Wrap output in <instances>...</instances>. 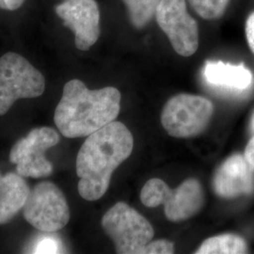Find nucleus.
<instances>
[{"instance_id": "obj_17", "label": "nucleus", "mask_w": 254, "mask_h": 254, "mask_svg": "<svg viewBox=\"0 0 254 254\" xmlns=\"http://www.w3.org/2000/svg\"><path fill=\"white\" fill-rule=\"evenodd\" d=\"M32 254H59L62 253V244L55 236L42 237L37 242Z\"/></svg>"}, {"instance_id": "obj_13", "label": "nucleus", "mask_w": 254, "mask_h": 254, "mask_svg": "<svg viewBox=\"0 0 254 254\" xmlns=\"http://www.w3.org/2000/svg\"><path fill=\"white\" fill-rule=\"evenodd\" d=\"M203 76L209 84L229 90L243 91L251 87L254 75L244 64L234 65L221 61L205 63Z\"/></svg>"}, {"instance_id": "obj_8", "label": "nucleus", "mask_w": 254, "mask_h": 254, "mask_svg": "<svg viewBox=\"0 0 254 254\" xmlns=\"http://www.w3.org/2000/svg\"><path fill=\"white\" fill-rule=\"evenodd\" d=\"M59 142L60 135L53 128H34L12 146L9 161L16 165V173L23 177H48L53 173V164L46 152Z\"/></svg>"}, {"instance_id": "obj_4", "label": "nucleus", "mask_w": 254, "mask_h": 254, "mask_svg": "<svg viewBox=\"0 0 254 254\" xmlns=\"http://www.w3.org/2000/svg\"><path fill=\"white\" fill-rule=\"evenodd\" d=\"M45 90V76L26 58L14 52L0 58V116L19 99L37 98Z\"/></svg>"}, {"instance_id": "obj_15", "label": "nucleus", "mask_w": 254, "mask_h": 254, "mask_svg": "<svg viewBox=\"0 0 254 254\" xmlns=\"http://www.w3.org/2000/svg\"><path fill=\"white\" fill-rule=\"evenodd\" d=\"M128 10L131 24L140 29L146 27L155 15L161 0H122Z\"/></svg>"}, {"instance_id": "obj_22", "label": "nucleus", "mask_w": 254, "mask_h": 254, "mask_svg": "<svg viewBox=\"0 0 254 254\" xmlns=\"http://www.w3.org/2000/svg\"><path fill=\"white\" fill-rule=\"evenodd\" d=\"M252 130H253V132L254 133V116H253V119H252Z\"/></svg>"}, {"instance_id": "obj_20", "label": "nucleus", "mask_w": 254, "mask_h": 254, "mask_svg": "<svg viewBox=\"0 0 254 254\" xmlns=\"http://www.w3.org/2000/svg\"><path fill=\"white\" fill-rule=\"evenodd\" d=\"M26 0H0V9L5 10H16L20 9Z\"/></svg>"}, {"instance_id": "obj_16", "label": "nucleus", "mask_w": 254, "mask_h": 254, "mask_svg": "<svg viewBox=\"0 0 254 254\" xmlns=\"http://www.w3.org/2000/svg\"><path fill=\"white\" fill-rule=\"evenodd\" d=\"M191 8L206 20L220 18L227 9L230 0H188Z\"/></svg>"}, {"instance_id": "obj_1", "label": "nucleus", "mask_w": 254, "mask_h": 254, "mask_svg": "<svg viewBox=\"0 0 254 254\" xmlns=\"http://www.w3.org/2000/svg\"><path fill=\"white\" fill-rule=\"evenodd\" d=\"M134 137L123 123L112 122L86 138L76 156L78 192L97 200L109 190L113 173L132 154Z\"/></svg>"}, {"instance_id": "obj_2", "label": "nucleus", "mask_w": 254, "mask_h": 254, "mask_svg": "<svg viewBox=\"0 0 254 254\" xmlns=\"http://www.w3.org/2000/svg\"><path fill=\"white\" fill-rule=\"evenodd\" d=\"M121 99L114 87L89 90L81 80L72 79L64 86L55 110V124L65 137L90 136L116 120Z\"/></svg>"}, {"instance_id": "obj_11", "label": "nucleus", "mask_w": 254, "mask_h": 254, "mask_svg": "<svg viewBox=\"0 0 254 254\" xmlns=\"http://www.w3.org/2000/svg\"><path fill=\"white\" fill-rule=\"evenodd\" d=\"M212 187L215 194L222 199L251 195L254 192V167L245 154H233L217 169Z\"/></svg>"}, {"instance_id": "obj_6", "label": "nucleus", "mask_w": 254, "mask_h": 254, "mask_svg": "<svg viewBox=\"0 0 254 254\" xmlns=\"http://www.w3.org/2000/svg\"><path fill=\"white\" fill-rule=\"evenodd\" d=\"M214 105L200 95L180 93L164 106L161 124L170 136L189 138L198 136L208 127Z\"/></svg>"}, {"instance_id": "obj_3", "label": "nucleus", "mask_w": 254, "mask_h": 254, "mask_svg": "<svg viewBox=\"0 0 254 254\" xmlns=\"http://www.w3.org/2000/svg\"><path fill=\"white\" fill-rule=\"evenodd\" d=\"M140 200L146 207L164 205L165 216L172 222L194 217L204 204V192L199 180L189 178L175 190L163 180L153 178L147 181L140 192Z\"/></svg>"}, {"instance_id": "obj_7", "label": "nucleus", "mask_w": 254, "mask_h": 254, "mask_svg": "<svg viewBox=\"0 0 254 254\" xmlns=\"http://www.w3.org/2000/svg\"><path fill=\"white\" fill-rule=\"evenodd\" d=\"M27 222L44 233H55L70 220V209L64 192L51 182H42L29 192L23 207Z\"/></svg>"}, {"instance_id": "obj_19", "label": "nucleus", "mask_w": 254, "mask_h": 254, "mask_svg": "<svg viewBox=\"0 0 254 254\" xmlns=\"http://www.w3.org/2000/svg\"><path fill=\"white\" fill-rule=\"evenodd\" d=\"M245 30L248 45L254 54V12L251 13L247 19Z\"/></svg>"}, {"instance_id": "obj_10", "label": "nucleus", "mask_w": 254, "mask_h": 254, "mask_svg": "<svg viewBox=\"0 0 254 254\" xmlns=\"http://www.w3.org/2000/svg\"><path fill=\"white\" fill-rule=\"evenodd\" d=\"M55 11L74 34L75 47L88 51L100 36V9L95 0H64Z\"/></svg>"}, {"instance_id": "obj_18", "label": "nucleus", "mask_w": 254, "mask_h": 254, "mask_svg": "<svg viewBox=\"0 0 254 254\" xmlns=\"http://www.w3.org/2000/svg\"><path fill=\"white\" fill-rule=\"evenodd\" d=\"M175 252V247L173 242L166 240V239H159L150 241L145 246L142 254H172Z\"/></svg>"}, {"instance_id": "obj_5", "label": "nucleus", "mask_w": 254, "mask_h": 254, "mask_svg": "<svg viewBox=\"0 0 254 254\" xmlns=\"http://www.w3.org/2000/svg\"><path fill=\"white\" fill-rule=\"evenodd\" d=\"M102 227L113 241L119 254H142L153 240L154 228L136 210L120 201L102 218Z\"/></svg>"}, {"instance_id": "obj_9", "label": "nucleus", "mask_w": 254, "mask_h": 254, "mask_svg": "<svg viewBox=\"0 0 254 254\" xmlns=\"http://www.w3.org/2000/svg\"><path fill=\"white\" fill-rule=\"evenodd\" d=\"M154 16L177 54L190 57L197 52L199 27L188 12L186 0H161Z\"/></svg>"}, {"instance_id": "obj_21", "label": "nucleus", "mask_w": 254, "mask_h": 254, "mask_svg": "<svg viewBox=\"0 0 254 254\" xmlns=\"http://www.w3.org/2000/svg\"><path fill=\"white\" fill-rule=\"evenodd\" d=\"M244 154L246 158L249 160V162L254 167V136L250 139V141L246 146Z\"/></svg>"}, {"instance_id": "obj_12", "label": "nucleus", "mask_w": 254, "mask_h": 254, "mask_svg": "<svg viewBox=\"0 0 254 254\" xmlns=\"http://www.w3.org/2000/svg\"><path fill=\"white\" fill-rule=\"evenodd\" d=\"M29 192L23 176L0 172V225L9 222L23 209Z\"/></svg>"}, {"instance_id": "obj_14", "label": "nucleus", "mask_w": 254, "mask_h": 254, "mask_svg": "<svg viewBox=\"0 0 254 254\" xmlns=\"http://www.w3.org/2000/svg\"><path fill=\"white\" fill-rule=\"evenodd\" d=\"M249 253L248 243L235 234H224L205 239L195 252L196 254H242Z\"/></svg>"}]
</instances>
